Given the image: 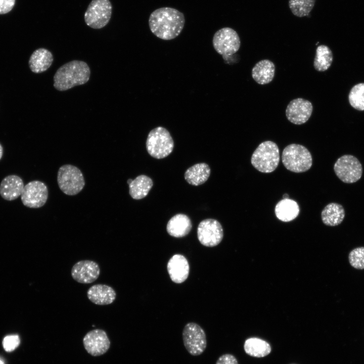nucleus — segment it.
Listing matches in <instances>:
<instances>
[{
	"label": "nucleus",
	"mask_w": 364,
	"mask_h": 364,
	"mask_svg": "<svg viewBox=\"0 0 364 364\" xmlns=\"http://www.w3.org/2000/svg\"><path fill=\"white\" fill-rule=\"evenodd\" d=\"M185 23L184 14L170 7H162L154 10L149 18L151 32L157 37L166 40L178 36Z\"/></svg>",
	"instance_id": "obj_1"
},
{
	"label": "nucleus",
	"mask_w": 364,
	"mask_h": 364,
	"mask_svg": "<svg viewBox=\"0 0 364 364\" xmlns=\"http://www.w3.org/2000/svg\"><path fill=\"white\" fill-rule=\"evenodd\" d=\"M90 69L84 62L74 60L60 67L54 77V86L58 90L64 91L86 83Z\"/></svg>",
	"instance_id": "obj_2"
},
{
	"label": "nucleus",
	"mask_w": 364,
	"mask_h": 364,
	"mask_svg": "<svg viewBox=\"0 0 364 364\" xmlns=\"http://www.w3.org/2000/svg\"><path fill=\"white\" fill-rule=\"evenodd\" d=\"M279 161V148L275 143L270 141L260 143L253 152L251 159L253 167L263 173L274 171Z\"/></svg>",
	"instance_id": "obj_3"
},
{
	"label": "nucleus",
	"mask_w": 364,
	"mask_h": 364,
	"mask_svg": "<svg viewBox=\"0 0 364 364\" xmlns=\"http://www.w3.org/2000/svg\"><path fill=\"white\" fill-rule=\"evenodd\" d=\"M282 160L288 170L296 173L307 171L312 164L310 152L304 146L296 144H290L284 148Z\"/></svg>",
	"instance_id": "obj_4"
},
{
	"label": "nucleus",
	"mask_w": 364,
	"mask_h": 364,
	"mask_svg": "<svg viewBox=\"0 0 364 364\" xmlns=\"http://www.w3.org/2000/svg\"><path fill=\"white\" fill-rule=\"evenodd\" d=\"M146 149L152 157L162 159L173 151L174 142L169 132L162 126L157 127L149 133L146 140Z\"/></svg>",
	"instance_id": "obj_5"
},
{
	"label": "nucleus",
	"mask_w": 364,
	"mask_h": 364,
	"mask_svg": "<svg viewBox=\"0 0 364 364\" xmlns=\"http://www.w3.org/2000/svg\"><path fill=\"white\" fill-rule=\"evenodd\" d=\"M59 188L66 195L73 196L84 188L85 181L81 170L76 166L66 164L61 166L57 174Z\"/></svg>",
	"instance_id": "obj_6"
},
{
	"label": "nucleus",
	"mask_w": 364,
	"mask_h": 364,
	"mask_svg": "<svg viewBox=\"0 0 364 364\" xmlns=\"http://www.w3.org/2000/svg\"><path fill=\"white\" fill-rule=\"evenodd\" d=\"M112 13L110 0H92L84 15L86 24L93 29H101L109 22Z\"/></svg>",
	"instance_id": "obj_7"
},
{
	"label": "nucleus",
	"mask_w": 364,
	"mask_h": 364,
	"mask_svg": "<svg viewBox=\"0 0 364 364\" xmlns=\"http://www.w3.org/2000/svg\"><path fill=\"white\" fill-rule=\"evenodd\" d=\"M212 43L215 50L226 60V57H230L238 51L241 41L238 34L234 29L223 27L214 33Z\"/></svg>",
	"instance_id": "obj_8"
},
{
	"label": "nucleus",
	"mask_w": 364,
	"mask_h": 364,
	"mask_svg": "<svg viewBox=\"0 0 364 364\" xmlns=\"http://www.w3.org/2000/svg\"><path fill=\"white\" fill-rule=\"evenodd\" d=\"M182 337L186 350L193 356L201 354L207 347L205 332L195 323H188L185 326Z\"/></svg>",
	"instance_id": "obj_9"
},
{
	"label": "nucleus",
	"mask_w": 364,
	"mask_h": 364,
	"mask_svg": "<svg viewBox=\"0 0 364 364\" xmlns=\"http://www.w3.org/2000/svg\"><path fill=\"white\" fill-rule=\"evenodd\" d=\"M337 176L347 184L358 181L362 174V167L358 159L351 155H344L339 158L334 165Z\"/></svg>",
	"instance_id": "obj_10"
},
{
	"label": "nucleus",
	"mask_w": 364,
	"mask_h": 364,
	"mask_svg": "<svg viewBox=\"0 0 364 364\" xmlns=\"http://www.w3.org/2000/svg\"><path fill=\"white\" fill-rule=\"evenodd\" d=\"M48 198V189L44 183L33 180L24 186L21 195L23 204L28 208H38L43 206Z\"/></svg>",
	"instance_id": "obj_11"
},
{
	"label": "nucleus",
	"mask_w": 364,
	"mask_h": 364,
	"mask_svg": "<svg viewBox=\"0 0 364 364\" xmlns=\"http://www.w3.org/2000/svg\"><path fill=\"white\" fill-rule=\"evenodd\" d=\"M197 237L204 246L213 247L218 245L223 237L222 227L216 219L207 218L201 221L197 228Z\"/></svg>",
	"instance_id": "obj_12"
},
{
	"label": "nucleus",
	"mask_w": 364,
	"mask_h": 364,
	"mask_svg": "<svg viewBox=\"0 0 364 364\" xmlns=\"http://www.w3.org/2000/svg\"><path fill=\"white\" fill-rule=\"evenodd\" d=\"M313 110L311 103L303 98H297L290 101L286 110V115L291 123L300 125L310 117Z\"/></svg>",
	"instance_id": "obj_13"
},
{
	"label": "nucleus",
	"mask_w": 364,
	"mask_h": 364,
	"mask_svg": "<svg viewBox=\"0 0 364 364\" xmlns=\"http://www.w3.org/2000/svg\"><path fill=\"white\" fill-rule=\"evenodd\" d=\"M71 274L72 278L76 282L81 284H90L99 278L100 268L95 261L80 260L73 266Z\"/></svg>",
	"instance_id": "obj_14"
},
{
	"label": "nucleus",
	"mask_w": 364,
	"mask_h": 364,
	"mask_svg": "<svg viewBox=\"0 0 364 364\" xmlns=\"http://www.w3.org/2000/svg\"><path fill=\"white\" fill-rule=\"evenodd\" d=\"M86 351L93 356L105 353L110 347V342L106 333L101 329H95L88 332L83 339Z\"/></svg>",
	"instance_id": "obj_15"
},
{
	"label": "nucleus",
	"mask_w": 364,
	"mask_h": 364,
	"mask_svg": "<svg viewBox=\"0 0 364 364\" xmlns=\"http://www.w3.org/2000/svg\"><path fill=\"white\" fill-rule=\"evenodd\" d=\"M167 269L169 277L175 283L180 284L188 278L190 266L186 258L181 254L173 255L169 260Z\"/></svg>",
	"instance_id": "obj_16"
},
{
	"label": "nucleus",
	"mask_w": 364,
	"mask_h": 364,
	"mask_svg": "<svg viewBox=\"0 0 364 364\" xmlns=\"http://www.w3.org/2000/svg\"><path fill=\"white\" fill-rule=\"evenodd\" d=\"M24 187L23 179L19 176L7 175L0 184V195L6 200L13 201L21 196Z\"/></svg>",
	"instance_id": "obj_17"
},
{
	"label": "nucleus",
	"mask_w": 364,
	"mask_h": 364,
	"mask_svg": "<svg viewBox=\"0 0 364 364\" xmlns=\"http://www.w3.org/2000/svg\"><path fill=\"white\" fill-rule=\"evenodd\" d=\"M88 299L93 303L106 305L112 303L116 299V293L114 289L105 284H96L87 291Z\"/></svg>",
	"instance_id": "obj_18"
},
{
	"label": "nucleus",
	"mask_w": 364,
	"mask_h": 364,
	"mask_svg": "<svg viewBox=\"0 0 364 364\" xmlns=\"http://www.w3.org/2000/svg\"><path fill=\"white\" fill-rule=\"evenodd\" d=\"M192 228L190 218L186 214L179 213L169 220L166 225V231L171 236L181 238L187 236Z\"/></svg>",
	"instance_id": "obj_19"
},
{
	"label": "nucleus",
	"mask_w": 364,
	"mask_h": 364,
	"mask_svg": "<svg viewBox=\"0 0 364 364\" xmlns=\"http://www.w3.org/2000/svg\"><path fill=\"white\" fill-rule=\"evenodd\" d=\"M275 73V66L274 63L267 59L262 60L257 62L252 70L253 79L259 84H266L274 79Z\"/></svg>",
	"instance_id": "obj_20"
},
{
	"label": "nucleus",
	"mask_w": 364,
	"mask_h": 364,
	"mask_svg": "<svg viewBox=\"0 0 364 364\" xmlns=\"http://www.w3.org/2000/svg\"><path fill=\"white\" fill-rule=\"evenodd\" d=\"M53 61V55L51 52L44 48H39L34 51L31 55L29 66L33 72L41 73L49 69Z\"/></svg>",
	"instance_id": "obj_21"
},
{
	"label": "nucleus",
	"mask_w": 364,
	"mask_h": 364,
	"mask_svg": "<svg viewBox=\"0 0 364 364\" xmlns=\"http://www.w3.org/2000/svg\"><path fill=\"white\" fill-rule=\"evenodd\" d=\"M209 166L205 163L196 164L189 167L185 173V179L189 184L198 186L205 183L210 175Z\"/></svg>",
	"instance_id": "obj_22"
},
{
	"label": "nucleus",
	"mask_w": 364,
	"mask_h": 364,
	"mask_svg": "<svg viewBox=\"0 0 364 364\" xmlns=\"http://www.w3.org/2000/svg\"><path fill=\"white\" fill-rule=\"evenodd\" d=\"M275 212L279 220L284 222H289L298 216L300 208L298 203L294 200L283 199L276 204Z\"/></svg>",
	"instance_id": "obj_23"
},
{
	"label": "nucleus",
	"mask_w": 364,
	"mask_h": 364,
	"mask_svg": "<svg viewBox=\"0 0 364 364\" xmlns=\"http://www.w3.org/2000/svg\"><path fill=\"white\" fill-rule=\"evenodd\" d=\"M345 217L343 207L337 203L328 204L322 210V220L328 226H334L340 224Z\"/></svg>",
	"instance_id": "obj_24"
},
{
	"label": "nucleus",
	"mask_w": 364,
	"mask_h": 364,
	"mask_svg": "<svg viewBox=\"0 0 364 364\" xmlns=\"http://www.w3.org/2000/svg\"><path fill=\"white\" fill-rule=\"evenodd\" d=\"M129 185V193L135 200L145 198L153 187L152 179L146 175H140L132 180Z\"/></svg>",
	"instance_id": "obj_25"
},
{
	"label": "nucleus",
	"mask_w": 364,
	"mask_h": 364,
	"mask_svg": "<svg viewBox=\"0 0 364 364\" xmlns=\"http://www.w3.org/2000/svg\"><path fill=\"white\" fill-rule=\"evenodd\" d=\"M244 349L249 355L255 357H263L268 355L271 348L266 341L259 338L252 337L246 339Z\"/></svg>",
	"instance_id": "obj_26"
},
{
	"label": "nucleus",
	"mask_w": 364,
	"mask_h": 364,
	"mask_svg": "<svg viewBox=\"0 0 364 364\" xmlns=\"http://www.w3.org/2000/svg\"><path fill=\"white\" fill-rule=\"evenodd\" d=\"M332 61L333 54L330 49L324 44L318 46L313 62L314 69L317 71H325L329 68Z\"/></svg>",
	"instance_id": "obj_27"
},
{
	"label": "nucleus",
	"mask_w": 364,
	"mask_h": 364,
	"mask_svg": "<svg viewBox=\"0 0 364 364\" xmlns=\"http://www.w3.org/2000/svg\"><path fill=\"white\" fill-rule=\"evenodd\" d=\"M316 0H289L292 13L298 17L308 16L313 8Z\"/></svg>",
	"instance_id": "obj_28"
},
{
	"label": "nucleus",
	"mask_w": 364,
	"mask_h": 364,
	"mask_svg": "<svg viewBox=\"0 0 364 364\" xmlns=\"http://www.w3.org/2000/svg\"><path fill=\"white\" fill-rule=\"evenodd\" d=\"M348 100L353 108L359 111L364 110V83L357 84L351 89Z\"/></svg>",
	"instance_id": "obj_29"
},
{
	"label": "nucleus",
	"mask_w": 364,
	"mask_h": 364,
	"mask_svg": "<svg viewBox=\"0 0 364 364\" xmlns=\"http://www.w3.org/2000/svg\"><path fill=\"white\" fill-rule=\"evenodd\" d=\"M350 265L357 269H364V247H359L352 250L348 255Z\"/></svg>",
	"instance_id": "obj_30"
},
{
	"label": "nucleus",
	"mask_w": 364,
	"mask_h": 364,
	"mask_svg": "<svg viewBox=\"0 0 364 364\" xmlns=\"http://www.w3.org/2000/svg\"><path fill=\"white\" fill-rule=\"evenodd\" d=\"M20 338L17 335H11L6 336L3 341L4 349L8 352L13 351L20 344Z\"/></svg>",
	"instance_id": "obj_31"
},
{
	"label": "nucleus",
	"mask_w": 364,
	"mask_h": 364,
	"mask_svg": "<svg viewBox=\"0 0 364 364\" xmlns=\"http://www.w3.org/2000/svg\"><path fill=\"white\" fill-rule=\"evenodd\" d=\"M16 0H0V14L10 12L15 6Z\"/></svg>",
	"instance_id": "obj_32"
},
{
	"label": "nucleus",
	"mask_w": 364,
	"mask_h": 364,
	"mask_svg": "<svg viewBox=\"0 0 364 364\" xmlns=\"http://www.w3.org/2000/svg\"><path fill=\"white\" fill-rule=\"evenodd\" d=\"M215 364H238V362L233 355L224 354L217 359Z\"/></svg>",
	"instance_id": "obj_33"
},
{
	"label": "nucleus",
	"mask_w": 364,
	"mask_h": 364,
	"mask_svg": "<svg viewBox=\"0 0 364 364\" xmlns=\"http://www.w3.org/2000/svg\"><path fill=\"white\" fill-rule=\"evenodd\" d=\"M3 147L2 145L0 144V160L2 159L3 155Z\"/></svg>",
	"instance_id": "obj_34"
},
{
	"label": "nucleus",
	"mask_w": 364,
	"mask_h": 364,
	"mask_svg": "<svg viewBox=\"0 0 364 364\" xmlns=\"http://www.w3.org/2000/svg\"><path fill=\"white\" fill-rule=\"evenodd\" d=\"M283 199H289V195L287 194H285L283 196Z\"/></svg>",
	"instance_id": "obj_35"
},
{
	"label": "nucleus",
	"mask_w": 364,
	"mask_h": 364,
	"mask_svg": "<svg viewBox=\"0 0 364 364\" xmlns=\"http://www.w3.org/2000/svg\"><path fill=\"white\" fill-rule=\"evenodd\" d=\"M132 181V179L131 178H129L127 180V183L128 185H129L131 183Z\"/></svg>",
	"instance_id": "obj_36"
},
{
	"label": "nucleus",
	"mask_w": 364,
	"mask_h": 364,
	"mask_svg": "<svg viewBox=\"0 0 364 364\" xmlns=\"http://www.w3.org/2000/svg\"><path fill=\"white\" fill-rule=\"evenodd\" d=\"M0 364H5L4 361L0 358Z\"/></svg>",
	"instance_id": "obj_37"
}]
</instances>
